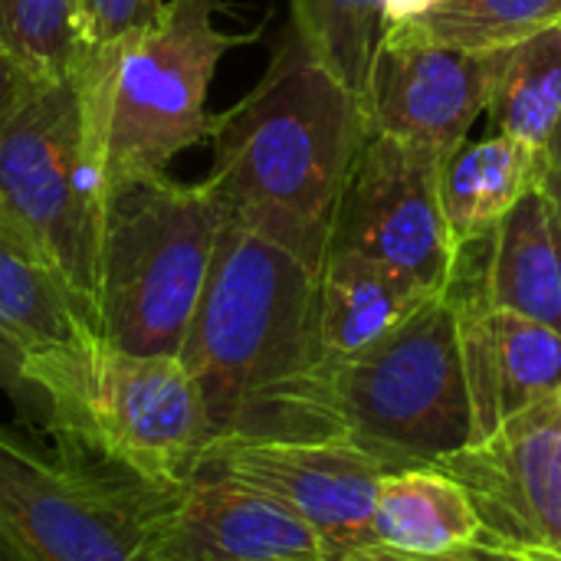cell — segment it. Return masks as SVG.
<instances>
[{
	"instance_id": "obj_11",
	"label": "cell",
	"mask_w": 561,
	"mask_h": 561,
	"mask_svg": "<svg viewBox=\"0 0 561 561\" xmlns=\"http://www.w3.org/2000/svg\"><path fill=\"white\" fill-rule=\"evenodd\" d=\"M118 490L141 523L151 561H335L296 513L210 470L171 490Z\"/></svg>"
},
{
	"instance_id": "obj_26",
	"label": "cell",
	"mask_w": 561,
	"mask_h": 561,
	"mask_svg": "<svg viewBox=\"0 0 561 561\" xmlns=\"http://www.w3.org/2000/svg\"><path fill=\"white\" fill-rule=\"evenodd\" d=\"M39 89V82L0 46V131L13 122V115L26 105V99Z\"/></svg>"
},
{
	"instance_id": "obj_29",
	"label": "cell",
	"mask_w": 561,
	"mask_h": 561,
	"mask_svg": "<svg viewBox=\"0 0 561 561\" xmlns=\"http://www.w3.org/2000/svg\"><path fill=\"white\" fill-rule=\"evenodd\" d=\"M552 207H556V217H559L561 227V125L556 128L552 141L546 145V181H542Z\"/></svg>"
},
{
	"instance_id": "obj_30",
	"label": "cell",
	"mask_w": 561,
	"mask_h": 561,
	"mask_svg": "<svg viewBox=\"0 0 561 561\" xmlns=\"http://www.w3.org/2000/svg\"><path fill=\"white\" fill-rule=\"evenodd\" d=\"M0 561H30L23 552H20V546L7 536V529L0 526Z\"/></svg>"
},
{
	"instance_id": "obj_4",
	"label": "cell",
	"mask_w": 561,
	"mask_h": 561,
	"mask_svg": "<svg viewBox=\"0 0 561 561\" xmlns=\"http://www.w3.org/2000/svg\"><path fill=\"white\" fill-rule=\"evenodd\" d=\"M56 460L125 490H171L201 473L214 431L181 355H131L105 339L39 388Z\"/></svg>"
},
{
	"instance_id": "obj_25",
	"label": "cell",
	"mask_w": 561,
	"mask_h": 561,
	"mask_svg": "<svg viewBox=\"0 0 561 561\" xmlns=\"http://www.w3.org/2000/svg\"><path fill=\"white\" fill-rule=\"evenodd\" d=\"M339 561H519L506 552H496L490 546H470V549H457V552H444V556H417V552H398L378 542H365L348 549Z\"/></svg>"
},
{
	"instance_id": "obj_24",
	"label": "cell",
	"mask_w": 561,
	"mask_h": 561,
	"mask_svg": "<svg viewBox=\"0 0 561 561\" xmlns=\"http://www.w3.org/2000/svg\"><path fill=\"white\" fill-rule=\"evenodd\" d=\"M164 0H76V53H95L151 23Z\"/></svg>"
},
{
	"instance_id": "obj_1",
	"label": "cell",
	"mask_w": 561,
	"mask_h": 561,
	"mask_svg": "<svg viewBox=\"0 0 561 561\" xmlns=\"http://www.w3.org/2000/svg\"><path fill=\"white\" fill-rule=\"evenodd\" d=\"M319 273L227 224L181 345L220 440L335 437L325 404Z\"/></svg>"
},
{
	"instance_id": "obj_12",
	"label": "cell",
	"mask_w": 561,
	"mask_h": 561,
	"mask_svg": "<svg viewBox=\"0 0 561 561\" xmlns=\"http://www.w3.org/2000/svg\"><path fill=\"white\" fill-rule=\"evenodd\" d=\"M201 470L250 486L296 513L322 536L335 561L371 542L375 496L385 473H391L345 437L220 440Z\"/></svg>"
},
{
	"instance_id": "obj_9",
	"label": "cell",
	"mask_w": 561,
	"mask_h": 561,
	"mask_svg": "<svg viewBox=\"0 0 561 561\" xmlns=\"http://www.w3.org/2000/svg\"><path fill=\"white\" fill-rule=\"evenodd\" d=\"M480 519V542L519 561H561V388L437 463Z\"/></svg>"
},
{
	"instance_id": "obj_17",
	"label": "cell",
	"mask_w": 561,
	"mask_h": 561,
	"mask_svg": "<svg viewBox=\"0 0 561 561\" xmlns=\"http://www.w3.org/2000/svg\"><path fill=\"white\" fill-rule=\"evenodd\" d=\"M427 299L437 296H427L401 273L362 253L332 247L319 273V332L325 365L345 362L381 342Z\"/></svg>"
},
{
	"instance_id": "obj_22",
	"label": "cell",
	"mask_w": 561,
	"mask_h": 561,
	"mask_svg": "<svg viewBox=\"0 0 561 561\" xmlns=\"http://www.w3.org/2000/svg\"><path fill=\"white\" fill-rule=\"evenodd\" d=\"M289 30L365 105L368 69L385 36L381 0H289Z\"/></svg>"
},
{
	"instance_id": "obj_23",
	"label": "cell",
	"mask_w": 561,
	"mask_h": 561,
	"mask_svg": "<svg viewBox=\"0 0 561 561\" xmlns=\"http://www.w3.org/2000/svg\"><path fill=\"white\" fill-rule=\"evenodd\" d=\"M0 46L39 82H59L76 62V0H0Z\"/></svg>"
},
{
	"instance_id": "obj_6",
	"label": "cell",
	"mask_w": 561,
	"mask_h": 561,
	"mask_svg": "<svg viewBox=\"0 0 561 561\" xmlns=\"http://www.w3.org/2000/svg\"><path fill=\"white\" fill-rule=\"evenodd\" d=\"M335 437L378 457L391 473L437 467L473 444L454 289L427 299L381 342L325 365Z\"/></svg>"
},
{
	"instance_id": "obj_19",
	"label": "cell",
	"mask_w": 561,
	"mask_h": 561,
	"mask_svg": "<svg viewBox=\"0 0 561 561\" xmlns=\"http://www.w3.org/2000/svg\"><path fill=\"white\" fill-rule=\"evenodd\" d=\"M371 542L398 552L444 556L480 546V519L467 490L444 470H394L385 473L375 496Z\"/></svg>"
},
{
	"instance_id": "obj_3",
	"label": "cell",
	"mask_w": 561,
	"mask_h": 561,
	"mask_svg": "<svg viewBox=\"0 0 561 561\" xmlns=\"http://www.w3.org/2000/svg\"><path fill=\"white\" fill-rule=\"evenodd\" d=\"M217 0H164L161 13L122 39L76 53L69 69L108 201L122 187L168 174V164L210 141L207 92L220 59L260 33H224Z\"/></svg>"
},
{
	"instance_id": "obj_10",
	"label": "cell",
	"mask_w": 561,
	"mask_h": 561,
	"mask_svg": "<svg viewBox=\"0 0 561 561\" xmlns=\"http://www.w3.org/2000/svg\"><path fill=\"white\" fill-rule=\"evenodd\" d=\"M0 526L30 561H151L128 496L0 427Z\"/></svg>"
},
{
	"instance_id": "obj_7",
	"label": "cell",
	"mask_w": 561,
	"mask_h": 561,
	"mask_svg": "<svg viewBox=\"0 0 561 561\" xmlns=\"http://www.w3.org/2000/svg\"><path fill=\"white\" fill-rule=\"evenodd\" d=\"M224 214L201 184L168 174L112 194L99 256V335L131 355H181Z\"/></svg>"
},
{
	"instance_id": "obj_13",
	"label": "cell",
	"mask_w": 561,
	"mask_h": 561,
	"mask_svg": "<svg viewBox=\"0 0 561 561\" xmlns=\"http://www.w3.org/2000/svg\"><path fill=\"white\" fill-rule=\"evenodd\" d=\"M490 56L381 36L365 89L368 131L450 158L486 112Z\"/></svg>"
},
{
	"instance_id": "obj_2",
	"label": "cell",
	"mask_w": 561,
	"mask_h": 561,
	"mask_svg": "<svg viewBox=\"0 0 561 561\" xmlns=\"http://www.w3.org/2000/svg\"><path fill=\"white\" fill-rule=\"evenodd\" d=\"M368 138V115L293 30L260 82L214 115L210 187L227 224H240L322 270L339 201Z\"/></svg>"
},
{
	"instance_id": "obj_27",
	"label": "cell",
	"mask_w": 561,
	"mask_h": 561,
	"mask_svg": "<svg viewBox=\"0 0 561 561\" xmlns=\"http://www.w3.org/2000/svg\"><path fill=\"white\" fill-rule=\"evenodd\" d=\"M0 391L16 404V411H26L30 421H43V408H39V398L30 388L26 375H23V362L3 339H0Z\"/></svg>"
},
{
	"instance_id": "obj_18",
	"label": "cell",
	"mask_w": 561,
	"mask_h": 561,
	"mask_svg": "<svg viewBox=\"0 0 561 561\" xmlns=\"http://www.w3.org/2000/svg\"><path fill=\"white\" fill-rule=\"evenodd\" d=\"M490 306L561 332V227L546 187L529 191L486 247Z\"/></svg>"
},
{
	"instance_id": "obj_14",
	"label": "cell",
	"mask_w": 561,
	"mask_h": 561,
	"mask_svg": "<svg viewBox=\"0 0 561 561\" xmlns=\"http://www.w3.org/2000/svg\"><path fill=\"white\" fill-rule=\"evenodd\" d=\"M483 270L473 283L457 266V279L450 286L473 408V444L561 388V332L490 306Z\"/></svg>"
},
{
	"instance_id": "obj_8",
	"label": "cell",
	"mask_w": 561,
	"mask_h": 561,
	"mask_svg": "<svg viewBox=\"0 0 561 561\" xmlns=\"http://www.w3.org/2000/svg\"><path fill=\"white\" fill-rule=\"evenodd\" d=\"M440 164L408 141L368 131L339 201L332 247L401 273L427 296L450 293L460 247L440 207Z\"/></svg>"
},
{
	"instance_id": "obj_20",
	"label": "cell",
	"mask_w": 561,
	"mask_h": 561,
	"mask_svg": "<svg viewBox=\"0 0 561 561\" xmlns=\"http://www.w3.org/2000/svg\"><path fill=\"white\" fill-rule=\"evenodd\" d=\"M486 56V112L496 131L546 151L561 125V23Z\"/></svg>"
},
{
	"instance_id": "obj_28",
	"label": "cell",
	"mask_w": 561,
	"mask_h": 561,
	"mask_svg": "<svg viewBox=\"0 0 561 561\" xmlns=\"http://www.w3.org/2000/svg\"><path fill=\"white\" fill-rule=\"evenodd\" d=\"M440 0H381V16H385V30L391 26H404L414 23L421 16H427Z\"/></svg>"
},
{
	"instance_id": "obj_16",
	"label": "cell",
	"mask_w": 561,
	"mask_h": 561,
	"mask_svg": "<svg viewBox=\"0 0 561 561\" xmlns=\"http://www.w3.org/2000/svg\"><path fill=\"white\" fill-rule=\"evenodd\" d=\"M546 181V151L513 135L463 141L444 158L437 187L454 243L477 247L493 240L503 217Z\"/></svg>"
},
{
	"instance_id": "obj_21",
	"label": "cell",
	"mask_w": 561,
	"mask_h": 561,
	"mask_svg": "<svg viewBox=\"0 0 561 561\" xmlns=\"http://www.w3.org/2000/svg\"><path fill=\"white\" fill-rule=\"evenodd\" d=\"M556 23L561 0H440L427 16L391 26L385 36L486 56Z\"/></svg>"
},
{
	"instance_id": "obj_15",
	"label": "cell",
	"mask_w": 561,
	"mask_h": 561,
	"mask_svg": "<svg viewBox=\"0 0 561 561\" xmlns=\"http://www.w3.org/2000/svg\"><path fill=\"white\" fill-rule=\"evenodd\" d=\"M0 339L20 355L23 375L39 388L76 368L99 332L85 322L66 289L0 233ZM43 408V404H39Z\"/></svg>"
},
{
	"instance_id": "obj_5",
	"label": "cell",
	"mask_w": 561,
	"mask_h": 561,
	"mask_svg": "<svg viewBox=\"0 0 561 561\" xmlns=\"http://www.w3.org/2000/svg\"><path fill=\"white\" fill-rule=\"evenodd\" d=\"M108 184L72 76L39 85L0 131V233L39 263L99 332Z\"/></svg>"
}]
</instances>
